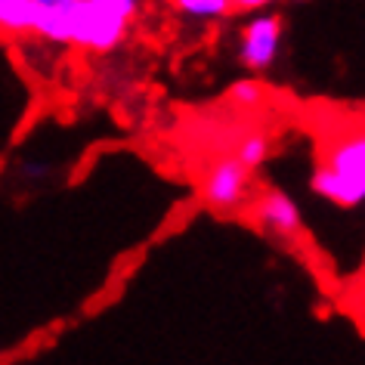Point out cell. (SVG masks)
Returning a JSON list of instances; mask_svg holds the SVG:
<instances>
[{"instance_id":"6da1fadb","label":"cell","mask_w":365,"mask_h":365,"mask_svg":"<svg viewBox=\"0 0 365 365\" xmlns=\"http://www.w3.org/2000/svg\"><path fill=\"white\" fill-rule=\"evenodd\" d=\"M313 192L341 207L365 205V130H350L325 152L313 173Z\"/></svg>"},{"instance_id":"7a4b0ae2","label":"cell","mask_w":365,"mask_h":365,"mask_svg":"<svg viewBox=\"0 0 365 365\" xmlns=\"http://www.w3.org/2000/svg\"><path fill=\"white\" fill-rule=\"evenodd\" d=\"M127 19L108 13L106 6H99L96 0H78L71 6V41L75 47L108 53L127 38Z\"/></svg>"},{"instance_id":"3957f363","label":"cell","mask_w":365,"mask_h":365,"mask_svg":"<svg viewBox=\"0 0 365 365\" xmlns=\"http://www.w3.org/2000/svg\"><path fill=\"white\" fill-rule=\"evenodd\" d=\"M282 50V19L269 10H260L254 19L245 25L239 38V59L251 71H267L279 59Z\"/></svg>"},{"instance_id":"277c9868","label":"cell","mask_w":365,"mask_h":365,"mask_svg":"<svg viewBox=\"0 0 365 365\" xmlns=\"http://www.w3.org/2000/svg\"><path fill=\"white\" fill-rule=\"evenodd\" d=\"M248 186H251V170L239 158H220L207 170L202 195L207 207H214V211H235L248 198Z\"/></svg>"},{"instance_id":"5b68a950","label":"cell","mask_w":365,"mask_h":365,"mask_svg":"<svg viewBox=\"0 0 365 365\" xmlns=\"http://www.w3.org/2000/svg\"><path fill=\"white\" fill-rule=\"evenodd\" d=\"M254 217H257V223L269 235H276V239H297L300 226H304L297 202L282 192V189H269L257 202V207H254Z\"/></svg>"},{"instance_id":"8992f818","label":"cell","mask_w":365,"mask_h":365,"mask_svg":"<svg viewBox=\"0 0 365 365\" xmlns=\"http://www.w3.org/2000/svg\"><path fill=\"white\" fill-rule=\"evenodd\" d=\"M34 0H0V31L4 34H34Z\"/></svg>"},{"instance_id":"52a82bcc","label":"cell","mask_w":365,"mask_h":365,"mask_svg":"<svg viewBox=\"0 0 365 365\" xmlns=\"http://www.w3.org/2000/svg\"><path fill=\"white\" fill-rule=\"evenodd\" d=\"M173 10L192 22H217L232 10L230 0H170Z\"/></svg>"},{"instance_id":"ba28073f","label":"cell","mask_w":365,"mask_h":365,"mask_svg":"<svg viewBox=\"0 0 365 365\" xmlns=\"http://www.w3.org/2000/svg\"><path fill=\"white\" fill-rule=\"evenodd\" d=\"M267 155H269V140L263 133H251V136H245L242 140L235 158H239L248 170H254V168H260V164L267 161Z\"/></svg>"},{"instance_id":"9c48e42d","label":"cell","mask_w":365,"mask_h":365,"mask_svg":"<svg viewBox=\"0 0 365 365\" xmlns=\"http://www.w3.org/2000/svg\"><path fill=\"white\" fill-rule=\"evenodd\" d=\"M230 99L235 106H257L263 99V87L254 78H242L230 87Z\"/></svg>"},{"instance_id":"30bf717a","label":"cell","mask_w":365,"mask_h":365,"mask_svg":"<svg viewBox=\"0 0 365 365\" xmlns=\"http://www.w3.org/2000/svg\"><path fill=\"white\" fill-rule=\"evenodd\" d=\"M96 4L106 6L108 13L121 16V19H127V22H133L136 13H140V0H96Z\"/></svg>"},{"instance_id":"8fae6325","label":"cell","mask_w":365,"mask_h":365,"mask_svg":"<svg viewBox=\"0 0 365 365\" xmlns=\"http://www.w3.org/2000/svg\"><path fill=\"white\" fill-rule=\"evenodd\" d=\"M272 4L276 0H230V6L239 13H260V10H269Z\"/></svg>"},{"instance_id":"7c38bea8","label":"cell","mask_w":365,"mask_h":365,"mask_svg":"<svg viewBox=\"0 0 365 365\" xmlns=\"http://www.w3.org/2000/svg\"><path fill=\"white\" fill-rule=\"evenodd\" d=\"M34 6H41V10H71L75 0H34Z\"/></svg>"},{"instance_id":"4fadbf2b","label":"cell","mask_w":365,"mask_h":365,"mask_svg":"<svg viewBox=\"0 0 365 365\" xmlns=\"http://www.w3.org/2000/svg\"><path fill=\"white\" fill-rule=\"evenodd\" d=\"M288 4H304V0H288Z\"/></svg>"}]
</instances>
